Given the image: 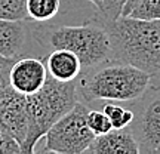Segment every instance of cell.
Listing matches in <instances>:
<instances>
[{"mask_svg": "<svg viewBox=\"0 0 160 154\" xmlns=\"http://www.w3.org/2000/svg\"><path fill=\"white\" fill-rule=\"evenodd\" d=\"M98 21L108 31L111 61L142 70L151 77V86L160 87V19L120 17L111 22Z\"/></svg>", "mask_w": 160, "mask_h": 154, "instance_id": "cell-1", "label": "cell"}, {"mask_svg": "<svg viewBox=\"0 0 160 154\" xmlns=\"http://www.w3.org/2000/svg\"><path fill=\"white\" fill-rule=\"evenodd\" d=\"M33 36L46 55L53 49H67L80 58L83 70L111 61V40L108 31L92 15L82 25L37 22L31 19Z\"/></svg>", "mask_w": 160, "mask_h": 154, "instance_id": "cell-2", "label": "cell"}, {"mask_svg": "<svg viewBox=\"0 0 160 154\" xmlns=\"http://www.w3.org/2000/svg\"><path fill=\"white\" fill-rule=\"evenodd\" d=\"M151 86V77L131 64L107 61L83 70L76 80L80 102L86 105L113 101L129 104L142 97Z\"/></svg>", "mask_w": 160, "mask_h": 154, "instance_id": "cell-3", "label": "cell"}, {"mask_svg": "<svg viewBox=\"0 0 160 154\" xmlns=\"http://www.w3.org/2000/svg\"><path fill=\"white\" fill-rule=\"evenodd\" d=\"M79 102L76 82H59L48 76L45 86L27 97L28 135L22 145L24 154L34 153L37 144L59 119L70 113Z\"/></svg>", "mask_w": 160, "mask_h": 154, "instance_id": "cell-4", "label": "cell"}, {"mask_svg": "<svg viewBox=\"0 0 160 154\" xmlns=\"http://www.w3.org/2000/svg\"><path fill=\"white\" fill-rule=\"evenodd\" d=\"M91 107L77 102L70 113L59 119L45 135L43 153L80 154L86 153L95 139V133L88 126V113Z\"/></svg>", "mask_w": 160, "mask_h": 154, "instance_id": "cell-5", "label": "cell"}, {"mask_svg": "<svg viewBox=\"0 0 160 154\" xmlns=\"http://www.w3.org/2000/svg\"><path fill=\"white\" fill-rule=\"evenodd\" d=\"M133 120L129 129L137 139L139 153L151 154L160 150V87L150 86L138 99L129 102Z\"/></svg>", "mask_w": 160, "mask_h": 154, "instance_id": "cell-6", "label": "cell"}, {"mask_svg": "<svg viewBox=\"0 0 160 154\" xmlns=\"http://www.w3.org/2000/svg\"><path fill=\"white\" fill-rule=\"evenodd\" d=\"M0 55L8 59L46 57L33 36L31 19H0Z\"/></svg>", "mask_w": 160, "mask_h": 154, "instance_id": "cell-7", "label": "cell"}, {"mask_svg": "<svg viewBox=\"0 0 160 154\" xmlns=\"http://www.w3.org/2000/svg\"><path fill=\"white\" fill-rule=\"evenodd\" d=\"M0 125L22 145L28 135V110L27 95H22L9 86L0 93Z\"/></svg>", "mask_w": 160, "mask_h": 154, "instance_id": "cell-8", "label": "cell"}, {"mask_svg": "<svg viewBox=\"0 0 160 154\" xmlns=\"http://www.w3.org/2000/svg\"><path fill=\"white\" fill-rule=\"evenodd\" d=\"M49 71L43 58L22 57L13 61L9 73L11 86L22 95H33L45 86Z\"/></svg>", "mask_w": 160, "mask_h": 154, "instance_id": "cell-9", "label": "cell"}, {"mask_svg": "<svg viewBox=\"0 0 160 154\" xmlns=\"http://www.w3.org/2000/svg\"><path fill=\"white\" fill-rule=\"evenodd\" d=\"M89 154H139V147L129 127L111 129L104 135L95 137L91 147L86 150Z\"/></svg>", "mask_w": 160, "mask_h": 154, "instance_id": "cell-10", "label": "cell"}, {"mask_svg": "<svg viewBox=\"0 0 160 154\" xmlns=\"http://www.w3.org/2000/svg\"><path fill=\"white\" fill-rule=\"evenodd\" d=\"M43 59L49 74L59 82H76L83 71L80 58L67 49H53Z\"/></svg>", "mask_w": 160, "mask_h": 154, "instance_id": "cell-11", "label": "cell"}, {"mask_svg": "<svg viewBox=\"0 0 160 154\" xmlns=\"http://www.w3.org/2000/svg\"><path fill=\"white\" fill-rule=\"evenodd\" d=\"M27 12L37 22H51L67 13L64 0H27Z\"/></svg>", "mask_w": 160, "mask_h": 154, "instance_id": "cell-12", "label": "cell"}, {"mask_svg": "<svg viewBox=\"0 0 160 154\" xmlns=\"http://www.w3.org/2000/svg\"><path fill=\"white\" fill-rule=\"evenodd\" d=\"M97 105H99V108L108 116V119L111 120V125H113L114 129L129 127V125L133 120V110L123 107L122 102L102 101V102H98Z\"/></svg>", "mask_w": 160, "mask_h": 154, "instance_id": "cell-13", "label": "cell"}, {"mask_svg": "<svg viewBox=\"0 0 160 154\" xmlns=\"http://www.w3.org/2000/svg\"><path fill=\"white\" fill-rule=\"evenodd\" d=\"M0 19H30L27 0H0Z\"/></svg>", "mask_w": 160, "mask_h": 154, "instance_id": "cell-14", "label": "cell"}, {"mask_svg": "<svg viewBox=\"0 0 160 154\" xmlns=\"http://www.w3.org/2000/svg\"><path fill=\"white\" fill-rule=\"evenodd\" d=\"M129 0H104L102 5L97 7V12L93 13L98 19L105 21V22H111L119 19L123 15L125 6Z\"/></svg>", "mask_w": 160, "mask_h": 154, "instance_id": "cell-15", "label": "cell"}, {"mask_svg": "<svg viewBox=\"0 0 160 154\" xmlns=\"http://www.w3.org/2000/svg\"><path fill=\"white\" fill-rule=\"evenodd\" d=\"M128 17L139 19H160V0H139Z\"/></svg>", "mask_w": 160, "mask_h": 154, "instance_id": "cell-16", "label": "cell"}, {"mask_svg": "<svg viewBox=\"0 0 160 154\" xmlns=\"http://www.w3.org/2000/svg\"><path fill=\"white\" fill-rule=\"evenodd\" d=\"M88 126L95 133V137L104 135V133L110 132L111 129H114L113 125H111V120L108 119V116L105 114L101 108L89 110V113H88Z\"/></svg>", "mask_w": 160, "mask_h": 154, "instance_id": "cell-17", "label": "cell"}, {"mask_svg": "<svg viewBox=\"0 0 160 154\" xmlns=\"http://www.w3.org/2000/svg\"><path fill=\"white\" fill-rule=\"evenodd\" d=\"M22 153L21 144L0 125V154H18Z\"/></svg>", "mask_w": 160, "mask_h": 154, "instance_id": "cell-18", "label": "cell"}, {"mask_svg": "<svg viewBox=\"0 0 160 154\" xmlns=\"http://www.w3.org/2000/svg\"><path fill=\"white\" fill-rule=\"evenodd\" d=\"M64 3H65V11H67V13L74 12L77 7L82 6V3H80L79 0H64Z\"/></svg>", "mask_w": 160, "mask_h": 154, "instance_id": "cell-19", "label": "cell"}, {"mask_svg": "<svg viewBox=\"0 0 160 154\" xmlns=\"http://www.w3.org/2000/svg\"><path fill=\"white\" fill-rule=\"evenodd\" d=\"M139 2V0H129L128 3H126V6H125V11H123V15L122 17H128L129 13L132 12V9L137 6V3Z\"/></svg>", "mask_w": 160, "mask_h": 154, "instance_id": "cell-20", "label": "cell"}, {"mask_svg": "<svg viewBox=\"0 0 160 154\" xmlns=\"http://www.w3.org/2000/svg\"><path fill=\"white\" fill-rule=\"evenodd\" d=\"M86 2H89V3H91V5H93V6H95V9H97V7H99V6L102 5L104 0H86Z\"/></svg>", "mask_w": 160, "mask_h": 154, "instance_id": "cell-21", "label": "cell"}, {"mask_svg": "<svg viewBox=\"0 0 160 154\" xmlns=\"http://www.w3.org/2000/svg\"><path fill=\"white\" fill-rule=\"evenodd\" d=\"M3 59H6V58H3V57H2V55H0V62H2Z\"/></svg>", "mask_w": 160, "mask_h": 154, "instance_id": "cell-22", "label": "cell"}, {"mask_svg": "<svg viewBox=\"0 0 160 154\" xmlns=\"http://www.w3.org/2000/svg\"><path fill=\"white\" fill-rule=\"evenodd\" d=\"M159 153H160V150H159Z\"/></svg>", "mask_w": 160, "mask_h": 154, "instance_id": "cell-23", "label": "cell"}]
</instances>
